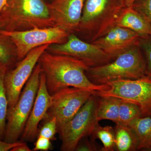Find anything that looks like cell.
Segmentation results:
<instances>
[{"mask_svg": "<svg viewBox=\"0 0 151 151\" xmlns=\"http://www.w3.org/2000/svg\"><path fill=\"white\" fill-rule=\"evenodd\" d=\"M38 63L45 75L47 88L51 95L65 87H76L95 92L110 88L106 84L92 83L86 74L89 66L74 58L53 54L45 50Z\"/></svg>", "mask_w": 151, "mask_h": 151, "instance_id": "1", "label": "cell"}, {"mask_svg": "<svg viewBox=\"0 0 151 151\" xmlns=\"http://www.w3.org/2000/svg\"><path fill=\"white\" fill-rule=\"evenodd\" d=\"M0 17L5 23L2 29L9 31L54 27L43 0H8Z\"/></svg>", "mask_w": 151, "mask_h": 151, "instance_id": "2", "label": "cell"}, {"mask_svg": "<svg viewBox=\"0 0 151 151\" xmlns=\"http://www.w3.org/2000/svg\"><path fill=\"white\" fill-rule=\"evenodd\" d=\"M114 60L105 65L89 67L86 71L89 80L95 84H104L145 76V60L139 45L132 47Z\"/></svg>", "mask_w": 151, "mask_h": 151, "instance_id": "3", "label": "cell"}, {"mask_svg": "<svg viewBox=\"0 0 151 151\" xmlns=\"http://www.w3.org/2000/svg\"><path fill=\"white\" fill-rule=\"evenodd\" d=\"M42 71L40 64L37 63L17 102L12 108H8L4 138L5 142H15L22 136L35 101Z\"/></svg>", "mask_w": 151, "mask_h": 151, "instance_id": "4", "label": "cell"}, {"mask_svg": "<svg viewBox=\"0 0 151 151\" xmlns=\"http://www.w3.org/2000/svg\"><path fill=\"white\" fill-rule=\"evenodd\" d=\"M97 102L96 92L69 121L58 127L57 133L61 141L60 150L75 151L83 138L92 134L99 122L96 114Z\"/></svg>", "mask_w": 151, "mask_h": 151, "instance_id": "5", "label": "cell"}, {"mask_svg": "<svg viewBox=\"0 0 151 151\" xmlns=\"http://www.w3.org/2000/svg\"><path fill=\"white\" fill-rule=\"evenodd\" d=\"M123 8L120 0H85L78 31L92 34V42L103 36Z\"/></svg>", "mask_w": 151, "mask_h": 151, "instance_id": "6", "label": "cell"}, {"mask_svg": "<svg viewBox=\"0 0 151 151\" xmlns=\"http://www.w3.org/2000/svg\"><path fill=\"white\" fill-rule=\"evenodd\" d=\"M109 89L96 92L98 96H113L137 105L142 117H151V78L120 79L106 84Z\"/></svg>", "mask_w": 151, "mask_h": 151, "instance_id": "7", "label": "cell"}, {"mask_svg": "<svg viewBox=\"0 0 151 151\" xmlns=\"http://www.w3.org/2000/svg\"><path fill=\"white\" fill-rule=\"evenodd\" d=\"M0 33L11 38L16 47L18 61L30 51L38 47L53 44H62L67 41L70 33L59 27L36 28L19 31L0 29Z\"/></svg>", "mask_w": 151, "mask_h": 151, "instance_id": "8", "label": "cell"}, {"mask_svg": "<svg viewBox=\"0 0 151 151\" xmlns=\"http://www.w3.org/2000/svg\"><path fill=\"white\" fill-rule=\"evenodd\" d=\"M97 92L74 87L63 88L51 95V103L45 118H55L58 127L69 121L91 95Z\"/></svg>", "mask_w": 151, "mask_h": 151, "instance_id": "9", "label": "cell"}, {"mask_svg": "<svg viewBox=\"0 0 151 151\" xmlns=\"http://www.w3.org/2000/svg\"><path fill=\"white\" fill-rule=\"evenodd\" d=\"M50 45L33 49L24 58L17 61L13 68L8 69L4 77L8 108H12L17 102L24 86L32 74L39 59Z\"/></svg>", "mask_w": 151, "mask_h": 151, "instance_id": "10", "label": "cell"}, {"mask_svg": "<svg viewBox=\"0 0 151 151\" xmlns=\"http://www.w3.org/2000/svg\"><path fill=\"white\" fill-rule=\"evenodd\" d=\"M47 51L55 54L71 57L85 63L89 67L105 65L113 58L93 43L85 42L73 33L69 34L67 41L62 44H53Z\"/></svg>", "mask_w": 151, "mask_h": 151, "instance_id": "11", "label": "cell"}, {"mask_svg": "<svg viewBox=\"0 0 151 151\" xmlns=\"http://www.w3.org/2000/svg\"><path fill=\"white\" fill-rule=\"evenodd\" d=\"M85 0H54L48 4L54 27L71 33L78 31Z\"/></svg>", "mask_w": 151, "mask_h": 151, "instance_id": "12", "label": "cell"}, {"mask_svg": "<svg viewBox=\"0 0 151 151\" xmlns=\"http://www.w3.org/2000/svg\"><path fill=\"white\" fill-rule=\"evenodd\" d=\"M140 35L128 29L114 26L106 34L92 42L115 59L129 49L139 45Z\"/></svg>", "mask_w": 151, "mask_h": 151, "instance_id": "13", "label": "cell"}, {"mask_svg": "<svg viewBox=\"0 0 151 151\" xmlns=\"http://www.w3.org/2000/svg\"><path fill=\"white\" fill-rule=\"evenodd\" d=\"M51 103V95L46 85L45 76L42 71L39 87L33 106L22 135L24 142H33L37 137L40 123L45 118Z\"/></svg>", "mask_w": 151, "mask_h": 151, "instance_id": "14", "label": "cell"}, {"mask_svg": "<svg viewBox=\"0 0 151 151\" xmlns=\"http://www.w3.org/2000/svg\"><path fill=\"white\" fill-rule=\"evenodd\" d=\"M114 26L126 28L140 36H151V26L133 6L122 8L116 19Z\"/></svg>", "mask_w": 151, "mask_h": 151, "instance_id": "15", "label": "cell"}, {"mask_svg": "<svg viewBox=\"0 0 151 151\" xmlns=\"http://www.w3.org/2000/svg\"><path fill=\"white\" fill-rule=\"evenodd\" d=\"M97 107V117L98 121L110 120L119 123V109L122 99L113 96H98Z\"/></svg>", "mask_w": 151, "mask_h": 151, "instance_id": "16", "label": "cell"}, {"mask_svg": "<svg viewBox=\"0 0 151 151\" xmlns=\"http://www.w3.org/2000/svg\"><path fill=\"white\" fill-rule=\"evenodd\" d=\"M129 127L137 137L138 150L151 151V117L138 118Z\"/></svg>", "mask_w": 151, "mask_h": 151, "instance_id": "17", "label": "cell"}, {"mask_svg": "<svg viewBox=\"0 0 151 151\" xmlns=\"http://www.w3.org/2000/svg\"><path fill=\"white\" fill-rule=\"evenodd\" d=\"M114 130L116 150H137V139L134 133L129 127L120 124H116Z\"/></svg>", "mask_w": 151, "mask_h": 151, "instance_id": "18", "label": "cell"}, {"mask_svg": "<svg viewBox=\"0 0 151 151\" xmlns=\"http://www.w3.org/2000/svg\"><path fill=\"white\" fill-rule=\"evenodd\" d=\"M18 61L16 47L8 36L0 33V63L9 69L13 68Z\"/></svg>", "mask_w": 151, "mask_h": 151, "instance_id": "19", "label": "cell"}, {"mask_svg": "<svg viewBox=\"0 0 151 151\" xmlns=\"http://www.w3.org/2000/svg\"><path fill=\"white\" fill-rule=\"evenodd\" d=\"M8 68L0 63V139L4 140L5 132L8 100L4 84V77Z\"/></svg>", "mask_w": 151, "mask_h": 151, "instance_id": "20", "label": "cell"}, {"mask_svg": "<svg viewBox=\"0 0 151 151\" xmlns=\"http://www.w3.org/2000/svg\"><path fill=\"white\" fill-rule=\"evenodd\" d=\"M91 140L99 139L103 143L102 151H114L116 150L114 128L110 126L101 127L99 124L95 127L92 134Z\"/></svg>", "mask_w": 151, "mask_h": 151, "instance_id": "21", "label": "cell"}, {"mask_svg": "<svg viewBox=\"0 0 151 151\" xmlns=\"http://www.w3.org/2000/svg\"><path fill=\"white\" fill-rule=\"evenodd\" d=\"M142 117L140 108L137 105L122 100L119 109V123L129 127L136 119Z\"/></svg>", "mask_w": 151, "mask_h": 151, "instance_id": "22", "label": "cell"}, {"mask_svg": "<svg viewBox=\"0 0 151 151\" xmlns=\"http://www.w3.org/2000/svg\"><path fill=\"white\" fill-rule=\"evenodd\" d=\"M139 46L142 52L146 61L145 75L151 78V36H140Z\"/></svg>", "mask_w": 151, "mask_h": 151, "instance_id": "23", "label": "cell"}, {"mask_svg": "<svg viewBox=\"0 0 151 151\" xmlns=\"http://www.w3.org/2000/svg\"><path fill=\"white\" fill-rule=\"evenodd\" d=\"M58 125L55 118H52L45 122L40 130H39L38 136H42L53 140L57 133Z\"/></svg>", "mask_w": 151, "mask_h": 151, "instance_id": "24", "label": "cell"}, {"mask_svg": "<svg viewBox=\"0 0 151 151\" xmlns=\"http://www.w3.org/2000/svg\"><path fill=\"white\" fill-rule=\"evenodd\" d=\"M132 6L151 26V0H135Z\"/></svg>", "mask_w": 151, "mask_h": 151, "instance_id": "25", "label": "cell"}, {"mask_svg": "<svg viewBox=\"0 0 151 151\" xmlns=\"http://www.w3.org/2000/svg\"><path fill=\"white\" fill-rule=\"evenodd\" d=\"M98 147L94 143V141L89 140L87 137L83 138L76 148L75 151H97L99 150Z\"/></svg>", "mask_w": 151, "mask_h": 151, "instance_id": "26", "label": "cell"}, {"mask_svg": "<svg viewBox=\"0 0 151 151\" xmlns=\"http://www.w3.org/2000/svg\"><path fill=\"white\" fill-rule=\"evenodd\" d=\"M52 147L51 140L42 136H38L37 139L35 143L33 151H47L50 150Z\"/></svg>", "mask_w": 151, "mask_h": 151, "instance_id": "27", "label": "cell"}, {"mask_svg": "<svg viewBox=\"0 0 151 151\" xmlns=\"http://www.w3.org/2000/svg\"><path fill=\"white\" fill-rule=\"evenodd\" d=\"M23 142H17L14 143H9L0 139V151H10L15 147L19 145Z\"/></svg>", "mask_w": 151, "mask_h": 151, "instance_id": "28", "label": "cell"}, {"mask_svg": "<svg viewBox=\"0 0 151 151\" xmlns=\"http://www.w3.org/2000/svg\"><path fill=\"white\" fill-rule=\"evenodd\" d=\"M32 150L29 147L27 144L24 142L21 145L15 147L11 151H31Z\"/></svg>", "mask_w": 151, "mask_h": 151, "instance_id": "29", "label": "cell"}, {"mask_svg": "<svg viewBox=\"0 0 151 151\" xmlns=\"http://www.w3.org/2000/svg\"><path fill=\"white\" fill-rule=\"evenodd\" d=\"M135 0H120L121 4L123 7H129L133 6Z\"/></svg>", "mask_w": 151, "mask_h": 151, "instance_id": "30", "label": "cell"}, {"mask_svg": "<svg viewBox=\"0 0 151 151\" xmlns=\"http://www.w3.org/2000/svg\"><path fill=\"white\" fill-rule=\"evenodd\" d=\"M8 0H0V14L5 6Z\"/></svg>", "mask_w": 151, "mask_h": 151, "instance_id": "31", "label": "cell"}, {"mask_svg": "<svg viewBox=\"0 0 151 151\" xmlns=\"http://www.w3.org/2000/svg\"><path fill=\"white\" fill-rule=\"evenodd\" d=\"M5 23L2 19L0 17V29H3L4 27Z\"/></svg>", "mask_w": 151, "mask_h": 151, "instance_id": "32", "label": "cell"}]
</instances>
